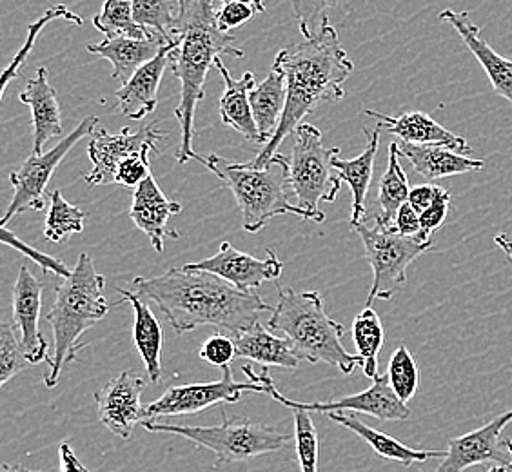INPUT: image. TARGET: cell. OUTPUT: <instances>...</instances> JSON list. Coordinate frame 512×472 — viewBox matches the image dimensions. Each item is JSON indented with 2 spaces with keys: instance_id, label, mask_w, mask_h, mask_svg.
Wrapping results in <instances>:
<instances>
[{
  "instance_id": "4dcf8cb0",
  "label": "cell",
  "mask_w": 512,
  "mask_h": 472,
  "mask_svg": "<svg viewBox=\"0 0 512 472\" xmlns=\"http://www.w3.org/2000/svg\"><path fill=\"white\" fill-rule=\"evenodd\" d=\"M400 151H398V142H393L389 146V166L380 180L378 186V206L380 213L376 215V224L384 227H393L394 217L398 209L407 204L409 198V180L404 173V168L400 164Z\"/></svg>"
},
{
  "instance_id": "bcb514c9",
  "label": "cell",
  "mask_w": 512,
  "mask_h": 472,
  "mask_svg": "<svg viewBox=\"0 0 512 472\" xmlns=\"http://www.w3.org/2000/svg\"><path fill=\"white\" fill-rule=\"evenodd\" d=\"M393 229L396 233L407 236V238H418L422 233L420 215L409 204H404L398 209V213L394 217Z\"/></svg>"
},
{
  "instance_id": "8992f818",
  "label": "cell",
  "mask_w": 512,
  "mask_h": 472,
  "mask_svg": "<svg viewBox=\"0 0 512 472\" xmlns=\"http://www.w3.org/2000/svg\"><path fill=\"white\" fill-rule=\"evenodd\" d=\"M207 169L233 191L247 233H258L271 218L280 215H295L302 220L315 222V218L302 207L289 204V158L280 153H276L264 169L249 168L247 164H231L226 158L209 155Z\"/></svg>"
},
{
  "instance_id": "f907efd6",
  "label": "cell",
  "mask_w": 512,
  "mask_h": 472,
  "mask_svg": "<svg viewBox=\"0 0 512 472\" xmlns=\"http://www.w3.org/2000/svg\"><path fill=\"white\" fill-rule=\"evenodd\" d=\"M0 472H42V471H33V469H28V467H22V465H8V463H4V465H0Z\"/></svg>"
},
{
  "instance_id": "2e32d148",
  "label": "cell",
  "mask_w": 512,
  "mask_h": 472,
  "mask_svg": "<svg viewBox=\"0 0 512 472\" xmlns=\"http://www.w3.org/2000/svg\"><path fill=\"white\" fill-rule=\"evenodd\" d=\"M146 389V380L133 371H124L95 393L102 425L111 433L128 440L137 423L144 422V405L140 396Z\"/></svg>"
},
{
  "instance_id": "c3c4849f",
  "label": "cell",
  "mask_w": 512,
  "mask_h": 472,
  "mask_svg": "<svg viewBox=\"0 0 512 472\" xmlns=\"http://www.w3.org/2000/svg\"><path fill=\"white\" fill-rule=\"evenodd\" d=\"M59 456L60 472H89L77 458V454L73 453L69 443H60Z\"/></svg>"
},
{
  "instance_id": "603a6c76",
  "label": "cell",
  "mask_w": 512,
  "mask_h": 472,
  "mask_svg": "<svg viewBox=\"0 0 512 472\" xmlns=\"http://www.w3.org/2000/svg\"><path fill=\"white\" fill-rule=\"evenodd\" d=\"M173 42L160 37L157 33H151L148 39L135 40L119 37V39H106L99 44H88V51L109 60L113 66V79L120 80L124 86L138 69L149 64L151 60L157 59L160 51Z\"/></svg>"
},
{
  "instance_id": "f35d334b",
  "label": "cell",
  "mask_w": 512,
  "mask_h": 472,
  "mask_svg": "<svg viewBox=\"0 0 512 472\" xmlns=\"http://www.w3.org/2000/svg\"><path fill=\"white\" fill-rule=\"evenodd\" d=\"M28 365L20 351L15 325L0 322V387L8 384L13 376L22 373Z\"/></svg>"
},
{
  "instance_id": "6da1fadb",
  "label": "cell",
  "mask_w": 512,
  "mask_h": 472,
  "mask_svg": "<svg viewBox=\"0 0 512 472\" xmlns=\"http://www.w3.org/2000/svg\"><path fill=\"white\" fill-rule=\"evenodd\" d=\"M126 289L157 304L178 335L211 325L233 338L253 327L260 313L273 311L258 293H242L218 276L186 267L153 278L138 276Z\"/></svg>"
},
{
  "instance_id": "9c48e42d",
  "label": "cell",
  "mask_w": 512,
  "mask_h": 472,
  "mask_svg": "<svg viewBox=\"0 0 512 472\" xmlns=\"http://www.w3.org/2000/svg\"><path fill=\"white\" fill-rule=\"evenodd\" d=\"M351 227L362 238L365 258L375 275L367 296V307H373L375 300H391L407 282V267L434 246L433 240L420 242L418 238H407L396 233L393 227L380 226L376 222L375 226L360 222Z\"/></svg>"
},
{
  "instance_id": "484cf974",
  "label": "cell",
  "mask_w": 512,
  "mask_h": 472,
  "mask_svg": "<svg viewBox=\"0 0 512 472\" xmlns=\"http://www.w3.org/2000/svg\"><path fill=\"white\" fill-rule=\"evenodd\" d=\"M365 137H367V148L362 155L345 160V158L336 155L331 160V166L336 173L340 175V180L351 187L353 193V217H351V226H356L364 222L365 217V198L367 191L373 180V171H375V158L380 146V129L364 128Z\"/></svg>"
},
{
  "instance_id": "5b68a950",
  "label": "cell",
  "mask_w": 512,
  "mask_h": 472,
  "mask_svg": "<svg viewBox=\"0 0 512 472\" xmlns=\"http://www.w3.org/2000/svg\"><path fill=\"white\" fill-rule=\"evenodd\" d=\"M278 291L280 298L269 320L271 331L284 335L300 362H325L344 374L353 373L360 358L345 351V325L325 315L322 295L316 291L298 293L291 287H280Z\"/></svg>"
},
{
  "instance_id": "f546056e",
  "label": "cell",
  "mask_w": 512,
  "mask_h": 472,
  "mask_svg": "<svg viewBox=\"0 0 512 472\" xmlns=\"http://www.w3.org/2000/svg\"><path fill=\"white\" fill-rule=\"evenodd\" d=\"M249 104L253 111L256 128L264 142H269L275 135L276 128L286 108V77L280 69L271 68L264 82L249 93Z\"/></svg>"
},
{
  "instance_id": "f1b7e54d",
  "label": "cell",
  "mask_w": 512,
  "mask_h": 472,
  "mask_svg": "<svg viewBox=\"0 0 512 472\" xmlns=\"http://www.w3.org/2000/svg\"><path fill=\"white\" fill-rule=\"evenodd\" d=\"M122 300H128L133 305L135 311V324H133V338L137 345L138 353L142 356V362L146 365L149 380L153 384H158L162 380V344H164V335L162 327L158 324L157 316L149 309L148 302L140 300L135 295H131L128 289H117Z\"/></svg>"
},
{
  "instance_id": "b9f144b4",
  "label": "cell",
  "mask_w": 512,
  "mask_h": 472,
  "mask_svg": "<svg viewBox=\"0 0 512 472\" xmlns=\"http://www.w3.org/2000/svg\"><path fill=\"white\" fill-rule=\"evenodd\" d=\"M449 204H451V193L445 187L436 186L433 204L420 215V226H422V233L418 236L420 242L433 240L431 235L444 224L445 218L449 215Z\"/></svg>"
},
{
  "instance_id": "4316f807",
  "label": "cell",
  "mask_w": 512,
  "mask_h": 472,
  "mask_svg": "<svg viewBox=\"0 0 512 472\" xmlns=\"http://www.w3.org/2000/svg\"><path fill=\"white\" fill-rule=\"evenodd\" d=\"M329 420L358 434V438H362L378 456H382L385 460H391V462L402 463L404 467H411L413 463L429 462L434 458L444 460L445 454H447L445 451H420V449L407 447L393 436L373 429L371 425L362 422L356 414L329 413Z\"/></svg>"
},
{
  "instance_id": "7402d4cb",
  "label": "cell",
  "mask_w": 512,
  "mask_h": 472,
  "mask_svg": "<svg viewBox=\"0 0 512 472\" xmlns=\"http://www.w3.org/2000/svg\"><path fill=\"white\" fill-rule=\"evenodd\" d=\"M178 46V40L160 51L157 59L151 60L146 66L138 69L129 79L128 84L115 93L120 113L131 120H142L153 113L158 104V88L169 66V55Z\"/></svg>"
},
{
  "instance_id": "7c38bea8",
  "label": "cell",
  "mask_w": 512,
  "mask_h": 472,
  "mask_svg": "<svg viewBox=\"0 0 512 472\" xmlns=\"http://www.w3.org/2000/svg\"><path fill=\"white\" fill-rule=\"evenodd\" d=\"M260 376V384L267 385V394H271V398H275L278 404L286 405L293 411H307V413H362L375 416L380 422H402L411 416V409L407 405L402 404L396 396L387 380V374H378L373 385L369 389H365L362 393L353 394V396H345L338 398L333 402H295L289 400L284 394L278 393L273 380L269 378L267 371H262Z\"/></svg>"
},
{
  "instance_id": "d6986e66",
  "label": "cell",
  "mask_w": 512,
  "mask_h": 472,
  "mask_svg": "<svg viewBox=\"0 0 512 472\" xmlns=\"http://www.w3.org/2000/svg\"><path fill=\"white\" fill-rule=\"evenodd\" d=\"M182 211V204L169 200L162 189L158 187L157 180L151 175L144 180L133 193V204L129 217L135 226L148 236L158 253L164 251L166 240H178V233L169 227V218Z\"/></svg>"
},
{
  "instance_id": "5bb4252c",
  "label": "cell",
  "mask_w": 512,
  "mask_h": 472,
  "mask_svg": "<svg viewBox=\"0 0 512 472\" xmlns=\"http://www.w3.org/2000/svg\"><path fill=\"white\" fill-rule=\"evenodd\" d=\"M511 422L512 409L498 414L473 433L451 438L447 454L434 472H463L483 463L502 465L512 471V440L503 438V431Z\"/></svg>"
},
{
  "instance_id": "8fae6325",
  "label": "cell",
  "mask_w": 512,
  "mask_h": 472,
  "mask_svg": "<svg viewBox=\"0 0 512 472\" xmlns=\"http://www.w3.org/2000/svg\"><path fill=\"white\" fill-rule=\"evenodd\" d=\"M244 393L267 394V385L237 382L231 367L222 369V378L209 384H188L169 387L151 404L144 405V422H157L168 416H182L206 411L213 405L237 404Z\"/></svg>"
},
{
  "instance_id": "3957f363",
  "label": "cell",
  "mask_w": 512,
  "mask_h": 472,
  "mask_svg": "<svg viewBox=\"0 0 512 472\" xmlns=\"http://www.w3.org/2000/svg\"><path fill=\"white\" fill-rule=\"evenodd\" d=\"M178 46L169 55V66L180 80V104L175 117L180 124L182 142L177 151L178 164L197 160L207 168L193 148L195 140V109L204 100L207 73L222 55L244 59L246 53L235 46L231 33L218 30L217 8L209 0H182V13L178 22Z\"/></svg>"
},
{
  "instance_id": "277c9868",
  "label": "cell",
  "mask_w": 512,
  "mask_h": 472,
  "mask_svg": "<svg viewBox=\"0 0 512 472\" xmlns=\"http://www.w3.org/2000/svg\"><path fill=\"white\" fill-rule=\"evenodd\" d=\"M104 287L106 278L97 273L93 258L88 253H80L71 275L57 287L55 304L48 313L55 345L48 360L50 371L44 376L46 387L51 389L59 384L62 369L77 362L80 349L86 347L80 344V336L108 315L109 302Z\"/></svg>"
},
{
  "instance_id": "d4e9b609",
  "label": "cell",
  "mask_w": 512,
  "mask_h": 472,
  "mask_svg": "<svg viewBox=\"0 0 512 472\" xmlns=\"http://www.w3.org/2000/svg\"><path fill=\"white\" fill-rule=\"evenodd\" d=\"M400 157H405L414 171L424 178L425 184H431L440 178L454 177L463 173H473L483 169V160H474L438 146H413V144H398Z\"/></svg>"
},
{
  "instance_id": "60d3db41",
  "label": "cell",
  "mask_w": 512,
  "mask_h": 472,
  "mask_svg": "<svg viewBox=\"0 0 512 472\" xmlns=\"http://www.w3.org/2000/svg\"><path fill=\"white\" fill-rule=\"evenodd\" d=\"M266 6L258 0L246 2V0H229L220 6L217 11L218 30L229 33V30L240 28L255 17L256 13H264Z\"/></svg>"
},
{
  "instance_id": "8d00e7d4",
  "label": "cell",
  "mask_w": 512,
  "mask_h": 472,
  "mask_svg": "<svg viewBox=\"0 0 512 472\" xmlns=\"http://www.w3.org/2000/svg\"><path fill=\"white\" fill-rule=\"evenodd\" d=\"M385 374L394 396L402 404L407 405L409 400H413L414 394L418 393V387H420V369L413 354L407 349V345H400L394 351Z\"/></svg>"
},
{
  "instance_id": "7dc6e473",
  "label": "cell",
  "mask_w": 512,
  "mask_h": 472,
  "mask_svg": "<svg viewBox=\"0 0 512 472\" xmlns=\"http://www.w3.org/2000/svg\"><path fill=\"white\" fill-rule=\"evenodd\" d=\"M434 197H436V186L434 184H422V186L413 187L409 191L407 204L413 207L418 215H422L425 209L433 204Z\"/></svg>"
},
{
  "instance_id": "ac0fdd59",
  "label": "cell",
  "mask_w": 512,
  "mask_h": 472,
  "mask_svg": "<svg viewBox=\"0 0 512 472\" xmlns=\"http://www.w3.org/2000/svg\"><path fill=\"white\" fill-rule=\"evenodd\" d=\"M364 115L378 120L376 128L387 131L394 137L402 138L405 144L413 146H438L456 151L460 155H471L473 148L463 137L454 135L453 131L440 126L433 117L422 111H409L400 117H391L378 113L375 109H365Z\"/></svg>"
},
{
  "instance_id": "cb8c5ba5",
  "label": "cell",
  "mask_w": 512,
  "mask_h": 472,
  "mask_svg": "<svg viewBox=\"0 0 512 472\" xmlns=\"http://www.w3.org/2000/svg\"><path fill=\"white\" fill-rule=\"evenodd\" d=\"M218 73L222 75L226 89L224 95L220 99V117L222 122L229 128L238 131L242 137H246L256 144H266L264 138L260 137L258 128H256L251 104H249V93L256 86L255 75L251 71H247L242 79H233L229 69L224 66L222 59L215 62Z\"/></svg>"
},
{
  "instance_id": "ffe728a7",
  "label": "cell",
  "mask_w": 512,
  "mask_h": 472,
  "mask_svg": "<svg viewBox=\"0 0 512 472\" xmlns=\"http://www.w3.org/2000/svg\"><path fill=\"white\" fill-rule=\"evenodd\" d=\"M440 20L453 26L462 37L463 44L482 64L494 93L512 104V59H505L491 48V44L483 39L480 28L474 24L467 11L444 10L440 13Z\"/></svg>"
},
{
  "instance_id": "e0dca14e",
  "label": "cell",
  "mask_w": 512,
  "mask_h": 472,
  "mask_svg": "<svg viewBox=\"0 0 512 472\" xmlns=\"http://www.w3.org/2000/svg\"><path fill=\"white\" fill-rule=\"evenodd\" d=\"M40 309L42 284L31 275L28 267L22 266L13 289V320L20 335V351L30 365H39L50 360L48 342L40 333Z\"/></svg>"
},
{
  "instance_id": "7a4b0ae2",
  "label": "cell",
  "mask_w": 512,
  "mask_h": 472,
  "mask_svg": "<svg viewBox=\"0 0 512 472\" xmlns=\"http://www.w3.org/2000/svg\"><path fill=\"white\" fill-rule=\"evenodd\" d=\"M273 68L280 69L286 77V108L275 135L251 162H247L249 168H266L286 137L300 126L302 118L325 102L344 99L345 80L355 71V64L342 48L329 17H325L315 37L284 48L276 55Z\"/></svg>"
},
{
  "instance_id": "836d02e7",
  "label": "cell",
  "mask_w": 512,
  "mask_h": 472,
  "mask_svg": "<svg viewBox=\"0 0 512 472\" xmlns=\"http://www.w3.org/2000/svg\"><path fill=\"white\" fill-rule=\"evenodd\" d=\"M95 28L106 35V39L142 40L148 39L151 31L140 28L133 19V2L128 0H108L99 15L93 19Z\"/></svg>"
},
{
  "instance_id": "ba28073f",
  "label": "cell",
  "mask_w": 512,
  "mask_h": 472,
  "mask_svg": "<svg viewBox=\"0 0 512 472\" xmlns=\"http://www.w3.org/2000/svg\"><path fill=\"white\" fill-rule=\"evenodd\" d=\"M340 148H325L322 131L313 124H300L295 129V146L289 160V186L302 207L316 224L325 220L320 211L322 202H335L342 180L336 173L331 160L340 155Z\"/></svg>"
},
{
  "instance_id": "d590c367",
  "label": "cell",
  "mask_w": 512,
  "mask_h": 472,
  "mask_svg": "<svg viewBox=\"0 0 512 472\" xmlns=\"http://www.w3.org/2000/svg\"><path fill=\"white\" fill-rule=\"evenodd\" d=\"M55 19H66L69 20V22L79 24V26L82 24V19H80L79 15L71 13L64 4L53 6V8L46 11L39 20L31 22L30 28H28L26 42H24L22 48L17 51V55L11 60L10 66L6 69H2V73H0V102H2V97H4L6 89H8V86L11 84V80L17 79L20 75V71L24 69V64H26V60L30 57L31 50H33V46H35V42H37L40 31L44 30V28L50 24L51 20Z\"/></svg>"
},
{
  "instance_id": "74e56055",
  "label": "cell",
  "mask_w": 512,
  "mask_h": 472,
  "mask_svg": "<svg viewBox=\"0 0 512 472\" xmlns=\"http://www.w3.org/2000/svg\"><path fill=\"white\" fill-rule=\"evenodd\" d=\"M295 413L296 456L302 472H318V433L315 423L307 411H293Z\"/></svg>"
},
{
  "instance_id": "44dd1931",
  "label": "cell",
  "mask_w": 512,
  "mask_h": 472,
  "mask_svg": "<svg viewBox=\"0 0 512 472\" xmlns=\"http://www.w3.org/2000/svg\"><path fill=\"white\" fill-rule=\"evenodd\" d=\"M20 102L30 106L33 122V153L42 155L44 146L53 138L62 137V113L57 91L50 84L48 69H37V77L28 80L19 95Z\"/></svg>"
},
{
  "instance_id": "816d5d0a",
  "label": "cell",
  "mask_w": 512,
  "mask_h": 472,
  "mask_svg": "<svg viewBox=\"0 0 512 472\" xmlns=\"http://www.w3.org/2000/svg\"><path fill=\"white\" fill-rule=\"evenodd\" d=\"M487 472H512L511 469H507V467H502V465H491L489 467V471Z\"/></svg>"
},
{
  "instance_id": "ab89813d",
  "label": "cell",
  "mask_w": 512,
  "mask_h": 472,
  "mask_svg": "<svg viewBox=\"0 0 512 472\" xmlns=\"http://www.w3.org/2000/svg\"><path fill=\"white\" fill-rule=\"evenodd\" d=\"M0 244L28 256L35 264L42 267L44 273H51V275L60 276V278H68L71 275V269H68V266L62 260L55 258V256L46 255V253H40L35 247H31L24 240H20L19 235L10 231L8 227L0 226Z\"/></svg>"
},
{
  "instance_id": "7bdbcfd3",
  "label": "cell",
  "mask_w": 512,
  "mask_h": 472,
  "mask_svg": "<svg viewBox=\"0 0 512 472\" xmlns=\"http://www.w3.org/2000/svg\"><path fill=\"white\" fill-rule=\"evenodd\" d=\"M198 356L207 362V364L215 365V367H229L233 358H237L235 354V344L231 340V336L215 335L206 340V344L200 347Z\"/></svg>"
},
{
  "instance_id": "d6a6232c",
  "label": "cell",
  "mask_w": 512,
  "mask_h": 472,
  "mask_svg": "<svg viewBox=\"0 0 512 472\" xmlns=\"http://www.w3.org/2000/svg\"><path fill=\"white\" fill-rule=\"evenodd\" d=\"M182 0H135L133 19L140 28L157 33L173 42L177 40Z\"/></svg>"
},
{
  "instance_id": "83f0119b",
  "label": "cell",
  "mask_w": 512,
  "mask_h": 472,
  "mask_svg": "<svg viewBox=\"0 0 512 472\" xmlns=\"http://www.w3.org/2000/svg\"><path fill=\"white\" fill-rule=\"evenodd\" d=\"M231 340L235 344L238 358H247L266 367L275 365L284 369H296L300 365V358L296 356L286 338L273 335L260 322L233 336Z\"/></svg>"
},
{
  "instance_id": "30bf717a",
  "label": "cell",
  "mask_w": 512,
  "mask_h": 472,
  "mask_svg": "<svg viewBox=\"0 0 512 472\" xmlns=\"http://www.w3.org/2000/svg\"><path fill=\"white\" fill-rule=\"evenodd\" d=\"M99 118L86 117L80 122L77 128L69 133L68 137L62 138L57 146H53L50 151L35 155L31 153L30 157L24 160L19 171H13L10 175L11 186H13V198L10 206L6 209L4 217L0 218V226H8L11 218L17 217L20 213L26 211H42L46 206V187L50 182L55 169L59 168L60 162L68 155L73 146H77L82 138L89 137L97 131Z\"/></svg>"
},
{
  "instance_id": "9a60e30c",
  "label": "cell",
  "mask_w": 512,
  "mask_h": 472,
  "mask_svg": "<svg viewBox=\"0 0 512 472\" xmlns=\"http://www.w3.org/2000/svg\"><path fill=\"white\" fill-rule=\"evenodd\" d=\"M266 255V260H258L238 251L229 242H222L217 255L184 267L218 276L242 293H255L256 287L269 280H278L284 273V264L275 251L267 247Z\"/></svg>"
},
{
  "instance_id": "ee69618b",
  "label": "cell",
  "mask_w": 512,
  "mask_h": 472,
  "mask_svg": "<svg viewBox=\"0 0 512 472\" xmlns=\"http://www.w3.org/2000/svg\"><path fill=\"white\" fill-rule=\"evenodd\" d=\"M149 177H151L149 155H140V157L129 158L124 164H120L117 175H115V184L137 189Z\"/></svg>"
},
{
  "instance_id": "e575fe53",
  "label": "cell",
  "mask_w": 512,
  "mask_h": 472,
  "mask_svg": "<svg viewBox=\"0 0 512 472\" xmlns=\"http://www.w3.org/2000/svg\"><path fill=\"white\" fill-rule=\"evenodd\" d=\"M86 227V213L80 207L69 204L59 189L50 193V213L46 217L44 236L50 242H64L69 236L79 235Z\"/></svg>"
},
{
  "instance_id": "52a82bcc",
  "label": "cell",
  "mask_w": 512,
  "mask_h": 472,
  "mask_svg": "<svg viewBox=\"0 0 512 472\" xmlns=\"http://www.w3.org/2000/svg\"><path fill=\"white\" fill-rule=\"evenodd\" d=\"M142 425L149 433L177 434L198 447L213 451L217 456L215 467L224 463L247 462L262 454L278 453L293 440V436L280 433L273 425L240 416L227 420L226 414L224 422L213 427L164 422H142Z\"/></svg>"
},
{
  "instance_id": "f6af8a7d",
  "label": "cell",
  "mask_w": 512,
  "mask_h": 472,
  "mask_svg": "<svg viewBox=\"0 0 512 472\" xmlns=\"http://www.w3.org/2000/svg\"><path fill=\"white\" fill-rule=\"evenodd\" d=\"M331 8V4H306V2H293V10L296 11V17H298V24H300V30L304 33V37L311 39L315 37L316 33L322 28V22H316V17H325V13L322 11Z\"/></svg>"
},
{
  "instance_id": "4fadbf2b",
  "label": "cell",
  "mask_w": 512,
  "mask_h": 472,
  "mask_svg": "<svg viewBox=\"0 0 512 472\" xmlns=\"http://www.w3.org/2000/svg\"><path fill=\"white\" fill-rule=\"evenodd\" d=\"M166 140V135L158 131L157 124L151 122L144 128L131 133L124 128L119 135H111L106 129L93 133L89 142L88 155L93 168L84 175L89 186H108L115 184V175L120 164L140 155H151L153 151L160 153L158 142Z\"/></svg>"
},
{
  "instance_id": "681fc988",
  "label": "cell",
  "mask_w": 512,
  "mask_h": 472,
  "mask_svg": "<svg viewBox=\"0 0 512 472\" xmlns=\"http://www.w3.org/2000/svg\"><path fill=\"white\" fill-rule=\"evenodd\" d=\"M494 242H496V246L502 249L505 255L511 258L512 262V238H509V236L505 235V233H502V235L494 236Z\"/></svg>"
},
{
  "instance_id": "1f68e13d",
  "label": "cell",
  "mask_w": 512,
  "mask_h": 472,
  "mask_svg": "<svg viewBox=\"0 0 512 472\" xmlns=\"http://www.w3.org/2000/svg\"><path fill=\"white\" fill-rule=\"evenodd\" d=\"M353 340L356 345V356L365 376L375 380L378 376V356L384 347V325L373 307H365L353 322Z\"/></svg>"
}]
</instances>
